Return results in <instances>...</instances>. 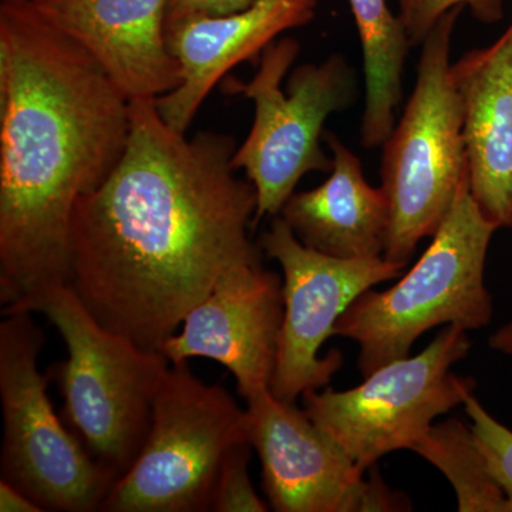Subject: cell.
<instances>
[{
    "label": "cell",
    "mask_w": 512,
    "mask_h": 512,
    "mask_svg": "<svg viewBox=\"0 0 512 512\" xmlns=\"http://www.w3.org/2000/svg\"><path fill=\"white\" fill-rule=\"evenodd\" d=\"M130 116L119 164L74 208L67 285L104 328L160 352L225 272L261 261L258 200L228 134L187 137L156 99L131 100Z\"/></svg>",
    "instance_id": "6da1fadb"
},
{
    "label": "cell",
    "mask_w": 512,
    "mask_h": 512,
    "mask_svg": "<svg viewBox=\"0 0 512 512\" xmlns=\"http://www.w3.org/2000/svg\"><path fill=\"white\" fill-rule=\"evenodd\" d=\"M466 329L444 326L419 355L386 363L353 389L303 394V410L363 471L413 450L440 416L463 406L476 380L451 372L471 350Z\"/></svg>",
    "instance_id": "9c48e42d"
},
{
    "label": "cell",
    "mask_w": 512,
    "mask_h": 512,
    "mask_svg": "<svg viewBox=\"0 0 512 512\" xmlns=\"http://www.w3.org/2000/svg\"><path fill=\"white\" fill-rule=\"evenodd\" d=\"M259 248L282 269L284 320L271 393L286 403L320 390L342 369L340 350L320 356L340 316L363 292L403 275L406 266L377 258L343 259L303 245L284 218H272Z\"/></svg>",
    "instance_id": "30bf717a"
},
{
    "label": "cell",
    "mask_w": 512,
    "mask_h": 512,
    "mask_svg": "<svg viewBox=\"0 0 512 512\" xmlns=\"http://www.w3.org/2000/svg\"><path fill=\"white\" fill-rule=\"evenodd\" d=\"M79 43L128 100L158 99L181 83L165 39L170 0H32Z\"/></svg>",
    "instance_id": "5bb4252c"
},
{
    "label": "cell",
    "mask_w": 512,
    "mask_h": 512,
    "mask_svg": "<svg viewBox=\"0 0 512 512\" xmlns=\"http://www.w3.org/2000/svg\"><path fill=\"white\" fill-rule=\"evenodd\" d=\"M463 9L447 12L421 43L413 93L382 146L380 187L390 202L384 258L404 266L436 234L468 178L463 107L450 60Z\"/></svg>",
    "instance_id": "5b68a950"
},
{
    "label": "cell",
    "mask_w": 512,
    "mask_h": 512,
    "mask_svg": "<svg viewBox=\"0 0 512 512\" xmlns=\"http://www.w3.org/2000/svg\"><path fill=\"white\" fill-rule=\"evenodd\" d=\"M248 431L269 507L278 512L410 511L407 495L377 471L365 477L346 451L296 403L271 390L247 400Z\"/></svg>",
    "instance_id": "8fae6325"
},
{
    "label": "cell",
    "mask_w": 512,
    "mask_h": 512,
    "mask_svg": "<svg viewBox=\"0 0 512 512\" xmlns=\"http://www.w3.org/2000/svg\"><path fill=\"white\" fill-rule=\"evenodd\" d=\"M412 46L421 45L431 29L447 12L454 8H468L471 15L484 23L494 25L504 18L505 0H396Z\"/></svg>",
    "instance_id": "ffe728a7"
},
{
    "label": "cell",
    "mask_w": 512,
    "mask_h": 512,
    "mask_svg": "<svg viewBox=\"0 0 512 512\" xmlns=\"http://www.w3.org/2000/svg\"><path fill=\"white\" fill-rule=\"evenodd\" d=\"M0 511L2 512H42L32 498L23 494L12 484L0 480Z\"/></svg>",
    "instance_id": "603a6c76"
},
{
    "label": "cell",
    "mask_w": 512,
    "mask_h": 512,
    "mask_svg": "<svg viewBox=\"0 0 512 512\" xmlns=\"http://www.w3.org/2000/svg\"><path fill=\"white\" fill-rule=\"evenodd\" d=\"M488 346L495 352L512 356V320L500 326L488 339Z\"/></svg>",
    "instance_id": "cb8c5ba5"
},
{
    "label": "cell",
    "mask_w": 512,
    "mask_h": 512,
    "mask_svg": "<svg viewBox=\"0 0 512 512\" xmlns=\"http://www.w3.org/2000/svg\"><path fill=\"white\" fill-rule=\"evenodd\" d=\"M5 316L0 323L2 480L43 511H100L116 477L53 410L47 379L37 367L45 335L32 312Z\"/></svg>",
    "instance_id": "ba28073f"
},
{
    "label": "cell",
    "mask_w": 512,
    "mask_h": 512,
    "mask_svg": "<svg viewBox=\"0 0 512 512\" xmlns=\"http://www.w3.org/2000/svg\"><path fill=\"white\" fill-rule=\"evenodd\" d=\"M463 107L470 192L485 218L512 229V22L493 45L451 63Z\"/></svg>",
    "instance_id": "9a60e30c"
},
{
    "label": "cell",
    "mask_w": 512,
    "mask_h": 512,
    "mask_svg": "<svg viewBox=\"0 0 512 512\" xmlns=\"http://www.w3.org/2000/svg\"><path fill=\"white\" fill-rule=\"evenodd\" d=\"M320 0H256L242 12L191 16L165 23V39L180 64L181 83L156 99L168 126L188 133L205 99L238 64L258 60L266 47L308 25Z\"/></svg>",
    "instance_id": "4fadbf2b"
},
{
    "label": "cell",
    "mask_w": 512,
    "mask_h": 512,
    "mask_svg": "<svg viewBox=\"0 0 512 512\" xmlns=\"http://www.w3.org/2000/svg\"><path fill=\"white\" fill-rule=\"evenodd\" d=\"M301 45L293 37L271 43L258 59L248 82L228 77L224 89L254 103V123L237 147L232 165L255 187L254 225L279 215L296 185L312 171L330 173L333 158L320 146L330 114L356 100V74L342 55L320 63H305L286 74L298 59Z\"/></svg>",
    "instance_id": "8992f818"
},
{
    "label": "cell",
    "mask_w": 512,
    "mask_h": 512,
    "mask_svg": "<svg viewBox=\"0 0 512 512\" xmlns=\"http://www.w3.org/2000/svg\"><path fill=\"white\" fill-rule=\"evenodd\" d=\"M333 158L328 180L293 192L279 217L306 247L343 259L384 256L390 202L382 187L367 183L362 161L335 133L323 134Z\"/></svg>",
    "instance_id": "2e32d148"
},
{
    "label": "cell",
    "mask_w": 512,
    "mask_h": 512,
    "mask_svg": "<svg viewBox=\"0 0 512 512\" xmlns=\"http://www.w3.org/2000/svg\"><path fill=\"white\" fill-rule=\"evenodd\" d=\"M497 231L471 197L467 178L416 265L392 288L357 296L340 316L335 336L359 346L362 377L410 356L431 329L458 326L470 332L490 325L494 303L485 265Z\"/></svg>",
    "instance_id": "3957f363"
},
{
    "label": "cell",
    "mask_w": 512,
    "mask_h": 512,
    "mask_svg": "<svg viewBox=\"0 0 512 512\" xmlns=\"http://www.w3.org/2000/svg\"><path fill=\"white\" fill-rule=\"evenodd\" d=\"M359 32L366 80V104L360 123L363 147L383 146L396 124L403 100V69L410 43L402 20L387 0H349Z\"/></svg>",
    "instance_id": "e0dca14e"
},
{
    "label": "cell",
    "mask_w": 512,
    "mask_h": 512,
    "mask_svg": "<svg viewBox=\"0 0 512 512\" xmlns=\"http://www.w3.org/2000/svg\"><path fill=\"white\" fill-rule=\"evenodd\" d=\"M130 100L32 0L0 2V302L69 284L77 201L113 173ZM5 308V309H6Z\"/></svg>",
    "instance_id": "7a4b0ae2"
},
{
    "label": "cell",
    "mask_w": 512,
    "mask_h": 512,
    "mask_svg": "<svg viewBox=\"0 0 512 512\" xmlns=\"http://www.w3.org/2000/svg\"><path fill=\"white\" fill-rule=\"evenodd\" d=\"M42 313L67 346L53 367L64 416L94 460L119 481L150 430L158 387L171 363L100 325L67 284L47 286L3 309Z\"/></svg>",
    "instance_id": "277c9868"
},
{
    "label": "cell",
    "mask_w": 512,
    "mask_h": 512,
    "mask_svg": "<svg viewBox=\"0 0 512 512\" xmlns=\"http://www.w3.org/2000/svg\"><path fill=\"white\" fill-rule=\"evenodd\" d=\"M284 320L281 276L262 261L234 266L185 316L160 352L170 363L215 360L237 380L245 400L271 387Z\"/></svg>",
    "instance_id": "7c38bea8"
},
{
    "label": "cell",
    "mask_w": 512,
    "mask_h": 512,
    "mask_svg": "<svg viewBox=\"0 0 512 512\" xmlns=\"http://www.w3.org/2000/svg\"><path fill=\"white\" fill-rule=\"evenodd\" d=\"M256 0H170L165 23L191 16H225L242 12Z\"/></svg>",
    "instance_id": "7402d4cb"
},
{
    "label": "cell",
    "mask_w": 512,
    "mask_h": 512,
    "mask_svg": "<svg viewBox=\"0 0 512 512\" xmlns=\"http://www.w3.org/2000/svg\"><path fill=\"white\" fill-rule=\"evenodd\" d=\"M245 440L247 409L220 384L198 379L188 362L171 363L144 446L100 511H211L224 458Z\"/></svg>",
    "instance_id": "52a82bcc"
},
{
    "label": "cell",
    "mask_w": 512,
    "mask_h": 512,
    "mask_svg": "<svg viewBox=\"0 0 512 512\" xmlns=\"http://www.w3.org/2000/svg\"><path fill=\"white\" fill-rule=\"evenodd\" d=\"M413 453L437 468L453 485L460 512H508L503 488L491 474L470 424L436 421Z\"/></svg>",
    "instance_id": "ac0fdd59"
},
{
    "label": "cell",
    "mask_w": 512,
    "mask_h": 512,
    "mask_svg": "<svg viewBox=\"0 0 512 512\" xmlns=\"http://www.w3.org/2000/svg\"><path fill=\"white\" fill-rule=\"evenodd\" d=\"M251 440L241 441L228 451L222 463L211 511L217 512H266L269 504L256 494L251 476Z\"/></svg>",
    "instance_id": "44dd1931"
},
{
    "label": "cell",
    "mask_w": 512,
    "mask_h": 512,
    "mask_svg": "<svg viewBox=\"0 0 512 512\" xmlns=\"http://www.w3.org/2000/svg\"><path fill=\"white\" fill-rule=\"evenodd\" d=\"M463 406L477 446L495 481L503 488L508 512H512V430L495 419L476 394H471Z\"/></svg>",
    "instance_id": "d6986e66"
}]
</instances>
